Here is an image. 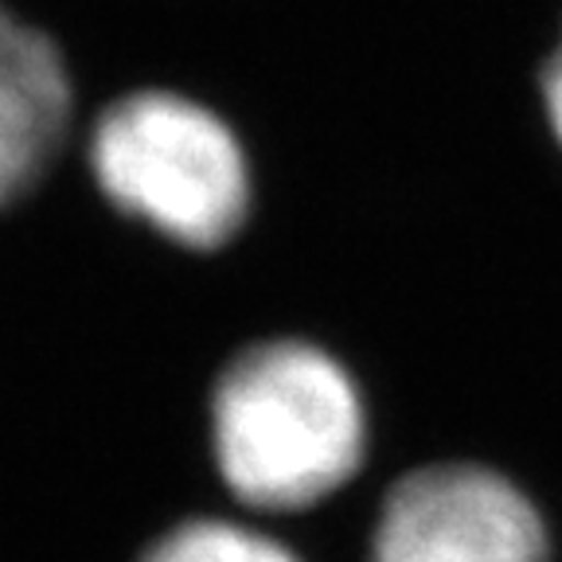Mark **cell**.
Masks as SVG:
<instances>
[{"instance_id": "5", "label": "cell", "mask_w": 562, "mask_h": 562, "mask_svg": "<svg viewBox=\"0 0 562 562\" xmlns=\"http://www.w3.org/2000/svg\"><path fill=\"white\" fill-rule=\"evenodd\" d=\"M137 562H301L281 539L266 536L250 524L235 519H184L168 527L165 536Z\"/></svg>"}, {"instance_id": "2", "label": "cell", "mask_w": 562, "mask_h": 562, "mask_svg": "<svg viewBox=\"0 0 562 562\" xmlns=\"http://www.w3.org/2000/svg\"><path fill=\"white\" fill-rule=\"evenodd\" d=\"M90 172L122 215L188 250H220L250 215V160L211 105L133 90L90 133Z\"/></svg>"}, {"instance_id": "3", "label": "cell", "mask_w": 562, "mask_h": 562, "mask_svg": "<svg viewBox=\"0 0 562 562\" xmlns=\"http://www.w3.org/2000/svg\"><path fill=\"white\" fill-rule=\"evenodd\" d=\"M368 562H551V536L496 469L426 465L386 492Z\"/></svg>"}, {"instance_id": "1", "label": "cell", "mask_w": 562, "mask_h": 562, "mask_svg": "<svg viewBox=\"0 0 562 562\" xmlns=\"http://www.w3.org/2000/svg\"><path fill=\"white\" fill-rule=\"evenodd\" d=\"M211 453L238 504L301 512L360 473L368 411L351 371L308 340L250 344L211 391Z\"/></svg>"}, {"instance_id": "6", "label": "cell", "mask_w": 562, "mask_h": 562, "mask_svg": "<svg viewBox=\"0 0 562 562\" xmlns=\"http://www.w3.org/2000/svg\"><path fill=\"white\" fill-rule=\"evenodd\" d=\"M543 105H547V122H551L554 140L562 145V44L543 75Z\"/></svg>"}, {"instance_id": "4", "label": "cell", "mask_w": 562, "mask_h": 562, "mask_svg": "<svg viewBox=\"0 0 562 562\" xmlns=\"http://www.w3.org/2000/svg\"><path fill=\"white\" fill-rule=\"evenodd\" d=\"M75 90L63 52L0 9V207L27 195L59 157Z\"/></svg>"}]
</instances>
